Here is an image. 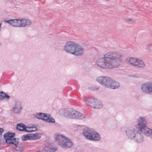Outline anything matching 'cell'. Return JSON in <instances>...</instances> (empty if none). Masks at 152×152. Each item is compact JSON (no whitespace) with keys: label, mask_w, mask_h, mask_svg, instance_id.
<instances>
[{"label":"cell","mask_w":152,"mask_h":152,"mask_svg":"<svg viewBox=\"0 0 152 152\" xmlns=\"http://www.w3.org/2000/svg\"><path fill=\"white\" fill-rule=\"evenodd\" d=\"M86 103L91 107L96 109H101L104 106L103 103L97 99H87Z\"/></svg>","instance_id":"cell-9"},{"label":"cell","mask_w":152,"mask_h":152,"mask_svg":"<svg viewBox=\"0 0 152 152\" xmlns=\"http://www.w3.org/2000/svg\"><path fill=\"white\" fill-rule=\"evenodd\" d=\"M148 49L150 51L152 52V44H150V45H148Z\"/></svg>","instance_id":"cell-23"},{"label":"cell","mask_w":152,"mask_h":152,"mask_svg":"<svg viewBox=\"0 0 152 152\" xmlns=\"http://www.w3.org/2000/svg\"><path fill=\"white\" fill-rule=\"evenodd\" d=\"M43 150L44 151H46V152H56L57 150V149L56 148H54L46 146L43 148Z\"/></svg>","instance_id":"cell-21"},{"label":"cell","mask_w":152,"mask_h":152,"mask_svg":"<svg viewBox=\"0 0 152 152\" xmlns=\"http://www.w3.org/2000/svg\"><path fill=\"white\" fill-rule=\"evenodd\" d=\"M17 129L20 131L26 132H34L38 130L36 127H28L23 124H18L17 125Z\"/></svg>","instance_id":"cell-12"},{"label":"cell","mask_w":152,"mask_h":152,"mask_svg":"<svg viewBox=\"0 0 152 152\" xmlns=\"http://www.w3.org/2000/svg\"><path fill=\"white\" fill-rule=\"evenodd\" d=\"M96 81L104 87L111 89H116L120 87V83L107 76H99L97 78Z\"/></svg>","instance_id":"cell-3"},{"label":"cell","mask_w":152,"mask_h":152,"mask_svg":"<svg viewBox=\"0 0 152 152\" xmlns=\"http://www.w3.org/2000/svg\"><path fill=\"white\" fill-rule=\"evenodd\" d=\"M126 135L130 139L138 143H141L144 141L143 135L138 131L132 128L127 129L125 131Z\"/></svg>","instance_id":"cell-6"},{"label":"cell","mask_w":152,"mask_h":152,"mask_svg":"<svg viewBox=\"0 0 152 152\" xmlns=\"http://www.w3.org/2000/svg\"><path fill=\"white\" fill-rule=\"evenodd\" d=\"M22 107L21 106L16 105L15 107H14V112H15V113H18L21 112V110H22Z\"/></svg>","instance_id":"cell-22"},{"label":"cell","mask_w":152,"mask_h":152,"mask_svg":"<svg viewBox=\"0 0 152 152\" xmlns=\"http://www.w3.org/2000/svg\"><path fill=\"white\" fill-rule=\"evenodd\" d=\"M146 121L145 118L143 117H140L137 121V128L140 131L146 126Z\"/></svg>","instance_id":"cell-15"},{"label":"cell","mask_w":152,"mask_h":152,"mask_svg":"<svg viewBox=\"0 0 152 152\" xmlns=\"http://www.w3.org/2000/svg\"><path fill=\"white\" fill-rule=\"evenodd\" d=\"M35 117L39 120H42L49 123H55L56 122L55 119L49 114L42 113H38L35 115Z\"/></svg>","instance_id":"cell-11"},{"label":"cell","mask_w":152,"mask_h":152,"mask_svg":"<svg viewBox=\"0 0 152 152\" xmlns=\"http://www.w3.org/2000/svg\"><path fill=\"white\" fill-rule=\"evenodd\" d=\"M66 52L75 56H81L84 53V49L82 47L72 41H68L64 47Z\"/></svg>","instance_id":"cell-2"},{"label":"cell","mask_w":152,"mask_h":152,"mask_svg":"<svg viewBox=\"0 0 152 152\" xmlns=\"http://www.w3.org/2000/svg\"><path fill=\"white\" fill-rule=\"evenodd\" d=\"M58 114L61 116L68 119L82 120L85 118L83 114L72 108H67L59 110Z\"/></svg>","instance_id":"cell-4"},{"label":"cell","mask_w":152,"mask_h":152,"mask_svg":"<svg viewBox=\"0 0 152 152\" xmlns=\"http://www.w3.org/2000/svg\"><path fill=\"white\" fill-rule=\"evenodd\" d=\"M41 137V135L39 133H30L22 136L21 139L23 141H25L27 140H37L40 139Z\"/></svg>","instance_id":"cell-13"},{"label":"cell","mask_w":152,"mask_h":152,"mask_svg":"<svg viewBox=\"0 0 152 152\" xmlns=\"http://www.w3.org/2000/svg\"><path fill=\"white\" fill-rule=\"evenodd\" d=\"M121 61L120 59L104 56L97 60L96 64L98 66L104 69H113L120 66Z\"/></svg>","instance_id":"cell-1"},{"label":"cell","mask_w":152,"mask_h":152,"mask_svg":"<svg viewBox=\"0 0 152 152\" xmlns=\"http://www.w3.org/2000/svg\"><path fill=\"white\" fill-rule=\"evenodd\" d=\"M15 135V133L14 132H7L4 134V137L6 140L10 139L14 137Z\"/></svg>","instance_id":"cell-19"},{"label":"cell","mask_w":152,"mask_h":152,"mask_svg":"<svg viewBox=\"0 0 152 152\" xmlns=\"http://www.w3.org/2000/svg\"><path fill=\"white\" fill-rule=\"evenodd\" d=\"M126 61L131 65L139 68H144L146 66L143 60L137 58L129 57L126 59Z\"/></svg>","instance_id":"cell-10"},{"label":"cell","mask_w":152,"mask_h":152,"mask_svg":"<svg viewBox=\"0 0 152 152\" xmlns=\"http://www.w3.org/2000/svg\"><path fill=\"white\" fill-rule=\"evenodd\" d=\"M10 98V96L7 93L3 91H1V99L2 100H5V99H9Z\"/></svg>","instance_id":"cell-20"},{"label":"cell","mask_w":152,"mask_h":152,"mask_svg":"<svg viewBox=\"0 0 152 152\" xmlns=\"http://www.w3.org/2000/svg\"><path fill=\"white\" fill-rule=\"evenodd\" d=\"M3 131H4V130L3 129H2V128H1V135Z\"/></svg>","instance_id":"cell-24"},{"label":"cell","mask_w":152,"mask_h":152,"mask_svg":"<svg viewBox=\"0 0 152 152\" xmlns=\"http://www.w3.org/2000/svg\"><path fill=\"white\" fill-rule=\"evenodd\" d=\"M54 138L58 145L63 148H70L73 145L71 139L62 134L56 133L54 136Z\"/></svg>","instance_id":"cell-5"},{"label":"cell","mask_w":152,"mask_h":152,"mask_svg":"<svg viewBox=\"0 0 152 152\" xmlns=\"http://www.w3.org/2000/svg\"><path fill=\"white\" fill-rule=\"evenodd\" d=\"M140 131L145 136L149 137L151 138H152V129H149V128L147 127V126H145V128L140 130Z\"/></svg>","instance_id":"cell-16"},{"label":"cell","mask_w":152,"mask_h":152,"mask_svg":"<svg viewBox=\"0 0 152 152\" xmlns=\"http://www.w3.org/2000/svg\"><path fill=\"white\" fill-rule=\"evenodd\" d=\"M83 136L87 139L92 141H99L101 139V137L99 133H98L95 130L90 128H85L83 129Z\"/></svg>","instance_id":"cell-8"},{"label":"cell","mask_w":152,"mask_h":152,"mask_svg":"<svg viewBox=\"0 0 152 152\" xmlns=\"http://www.w3.org/2000/svg\"><path fill=\"white\" fill-rule=\"evenodd\" d=\"M6 143L8 144H13L17 146L19 144V141L17 139L13 137L10 139L6 140Z\"/></svg>","instance_id":"cell-18"},{"label":"cell","mask_w":152,"mask_h":152,"mask_svg":"<svg viewBox=\"0 0 152 152\" xmlns=\"http://www.w3.org/2000/svg\"><path fill=\"white\" fill-rule=\"evenodd\" d=\"M141 89L145 93L152 95V82H148L143 83L141 85Z\"/></svg>","instance_id":"cell-14"},{"label":"cell","mask_w":152,"mask_h":152,"mask_svg":"<svg viewBox=\"0 0 152 152\" xmlns=\"http://www.w3.org/2000/svg\"><path fill=\"white\" fill-rule=\"evenodd\" d=\"M6 23L15 27H25L32 24V22L27 19H13L5 21Z\"/></svg>","instance_id":"cell-7"},{"label":"cell","mask_w":152,"mask_h":152,"mask_svg":"<svg viewBox=\"0 0 152 152\" xmlns=\"http://www.w3.org/2000/svg\"><path fill=\"white\" fill-rule=\"evenodd\" d=\"M104 56L116 58V59H120L121 57V55L117 52H109L105 54Z\"/></svg>","instance_id":"cell-17"}]
</instances>
